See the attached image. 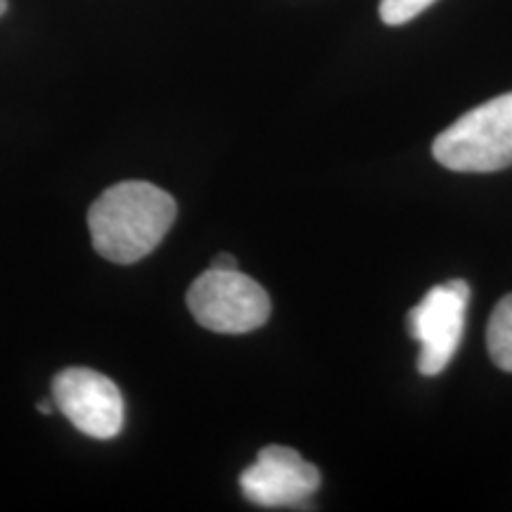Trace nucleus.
I'll return each mask as SVG.
<instances>
[{"mask_svg": "<svg viewBox=\"0 0 512 512\" xmlns=\"http://www.w3.org/2000/svg\"><path fill=\"white\" fill-rule=\"evenodd\" d=\"M247 501L261 508H294L320 489V472L290 446L261 448L252 465L240 475Z\"/></svg>", "mask_w": 512, "mask_h": 512, "instance_id": "obj_6", "label": "nucleus"}, {"mask_svg": "<svg viewBox=\"0 0 512 512\" xmlns=\"http://www.w3.org/2000/svg\"><path fill=\"white\" fill-rule=\"evenodd\" d=\"M174 221V197L145 181L112 185L88 211L95 252L114 264H136L155 252Z\"/></svg>", "mask_w": 512, "mask_h": 512, "instance_id": "obj_1", "label": "nucleus"}, {"mask_svg": "<svg viewBox=\"0 0 512 512\" xmlns=\"http://www.w3.org/2000/svg\"><path fill=\"white\" fill-rule=\"evenodd\" d=\"M434 3L437 0H382L380 17L387 27H401V24L422 15Z\"/></svg>", "mask_w": 512, "mask_h": 512, "instance_id": "obj_8", "label": "nucleus"}, {"mask_svg": "<svg viewBox=\"0 0 512 512\" xmlns=\"http://www.w3.org/2000/svg\"><path fill=\"white\" fill-rule=\"evenodd\" d=\"M486 347L491 361L505 373H512V294H505L496 304L486 328Z\"/></svg>", "mask_w": 512, "mask_h": 512, "instance_id": "obj_7", "label": "nucleus"}, {"mask_svg": "<svg viewBox=\"0 0 512 512\" xmlns=\"http://www.w3.org/2000/svg\"><path fill=\"white\" fill-rule=\"evenodd\" d=\"M53 401L76 430L93 439H112L124 427L119 387L98 370H62L53 382Z\"/></svg>", "mask_w": 512, "mask_h": 512, "instance_id": "obj_5", "label": "nucleus"}, {"mask_svg": "<svg viewBox=\"0 0 512 512\" xmlns=\"http://www.w3.org/2000/svg\"><path fill=\"white\" fill-rule=\"evenodd\" d=\"M185 302L202 328L219 335H245L261 328L271 316L268 292L238 268L204 271L190 285Z\"/></svg>", "mask_w": 512, "mask_h": 512, "instance_id": "obj_3", "label": "nucleus"}, {"mask_svg": "<svg viewBox=\"0 0 512 512\" xmlns=\"http://www.w3.org/2000/svg\"><path fill=\"white\" fill-rule=\"evenodd\" d=\"M53 408H55V401H43L41 406H38V411H41L43 415H50L53 413Z\"/></svg>", "mask_w": 512, "mask_h": 512, "instance_id": "obj_10", "label": "nucleus"}, {"mask_svg": "<svg viewBox=\"0 0 512 512\" xmlns=\"http://www.w3.org/2000/svg\"><path fill=\"white\" fill-rule=\"evenodd\" d=\"M470 285L463 278L446 280L432 287L418 306L408 313V332L420 344L418 370L432 377L456 356L465 330V313L470 304Z\"/></svg>", "mask_w": 512, "mask_h": 512, "instance_id": "obj_4", "label": "nucleus"}, {"mask_svg": "<svg viewBox=\"0 0 512 512\" xmlns=\"http://www.w3.org/2000/svg\"><path fill=\"white\" fill-rule=\"evenodd\" d=\"M211 268H219V271H235L238 268V259H235L233 254H219L214 259V264Z\"/></svg>", "mask_w": 512, "mask_h": 512, "instance_id": "obj_9", "label": "nucleus"}, {"mask_svg": "<svg viewBox=\"0 0 512 512\" xmlns=\"http://www.w3.org/2000/svg\"><path fill=\"white\" fill-rule=\"evenodd\" d=\"M5 10H8V0H0V15H3Z\"/></svg>", "mask_w": 512, "mask_h": 512, "instance_id": "obj_11", "label": "nucleus"}, {"mask_svg": "<svg viewBox=\"0 0 512 512\" xmlns=\"http://www.w3.org/2000/svg\"><path fill=\"white\" fill-rule=\"evenodd\" d=\"M441 166L460 174H491L512 164V93L484 102L441 131L432 143Z\"/></svg>", "mask_w": 512, "mask_h": 512, "instance_id": "obj_2", "label": "nucleus"}]
</instances>
